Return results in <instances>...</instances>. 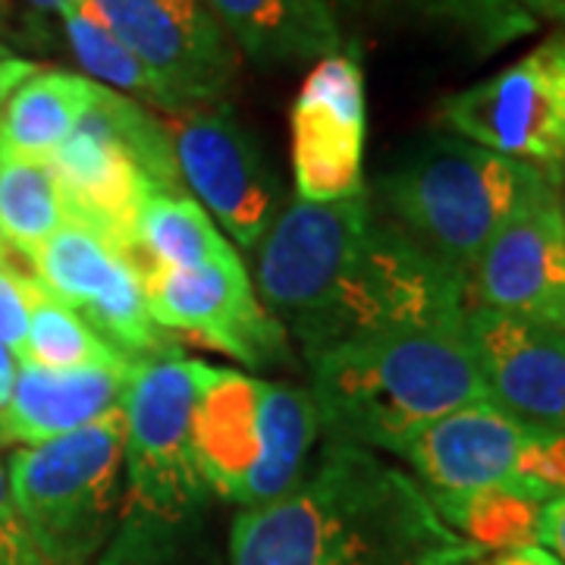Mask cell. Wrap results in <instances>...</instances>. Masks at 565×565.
<instances>
[{
  "mask_svg": "<svg viewBox=\"0 0 565 565\" xmlns=\"http://www.w3.org/2000/svg\"><path fill=\"white\" fill-rule=\"evenodd\" d=\"M39 63L22 61V57H0V110L7 107L10 95L20 88L22 82L29 79L32 73H39Z\"/></svg>",
  "mask_w": 565,
  "mask_h": 565,
  "instance_id": "obj_30",
  "label": "cell"
},
{
  "mask_svg": "<svg viewBox=\"0 0 565 565\" xmlns=\"http://www.w3.org/2000/svg\"><path fill=\"white\" fill-rule=\"evenodd\" d=\"M252 282L305 362L468 311V286L386 221L367 185L343 202L280 207Z\"/></svg>",
  "mask_w": 565,
  "mask_h": 565,
  "instance_id": "obj_1",
  "label": "cell"
},
{
  "mask_svg": "<svg viewBox=\"0 0 565 565\" xmlns=\"http://www.w3.org/2000/svg\"><path fill=\"white\" fill-rule=\"evenodd\" d=\"M22 527L47 565H92L110 544L122 509V412L39 446L7 465Z\"/></svg>",
  "mask_w": 565,
  "mask_h": 565,
  "instance_id": "obj_8",
  "label": "cell"
},
{
  "mask_svg": "<svg viewBox=\"0 0 565 565\" xmlns=\"http://www.w3.org/2000/svg\"><path fill=\"white\" fill-rule=\"evenodd\" d=\"M17 367H20L17 355H13V352H10L7 345L0 343V412L7 408L10 396H13V384H17Z\"/></svg>",
  "mask_w": 565,
  "mask_h": 565,
  "instance_id": "obj_32",
  "label": "cell"
},
{
  "mask_svg": "<svg viewBox=\"0 0 565 565\" xmlns=\"http://www.w3.org/2000/svg\"><path fill=\"white\" fill-rule=\"evenodd\" d=\"M0 57H10V51H7L3 44H0Z\"/></svg>",
  "mask_w": 565,
  "mask_h": 565,
  "instance_id": "obj_37",
  "label": "cell"
},
{
  "mask_svg": "<svg viewBox=\"0 0 565 565\" xmlns=\"http://www.w3.org/2000/svg\"><path fill=\"white\" fill-rule=\"evenodd\" d=\"M465 333L487 403L525 427L565 434V330L490 308H468Z\"/></svg>",
  "mask_w": 565,
  "mask_h": 565,
  "instance_id": "obj_17",
  "label": "cell"
},
{
  "mask_svg": "<svg viewBox=\"0 0 565 565\" xmlns=\"http://www.w3.org/2000/svg\"><path fill=\"white\" fill-rule=\"evenodd\" d=\"M446 136L565 177V25L515 63L437 107Z\"/></svg>",
  "mask_w": 565,
  "mask_h": 565,
  "instance_id": "obj_9",
  "label": "cell"
},
{
  "mask_svg": "<svg viewBox=\"0 0 565 565\" xmlns=\"http://www.w3.org/2000/svg\"><path fill=\"white\" fill-rule=\"evenodd\" d=\"M236 248L189 192H158L141 207L132 258L151 267H204L233 258Z\"/></svg>",
  "mask_w": 565,
  "mask_h": 565,
  "instance_id": "obj_21",
  "label": "cell"
},
{
  "mask_svg": "<svg viewBox=\"0 0 565 565\" xmlns=\"http://www.w3.org/2000/svg\"><path fill=\"white\" fill-rule=\"evenodd\" d=\"M7 258V245H3V236H0V262Z\"/></svg>",
  "mask_w": 565,
  "mask_h": 565,
  "instance_id": "obj_36",
  "label": "cell"
},
{
  "mask_svg": "<svg viewBox=\"0 0 565 565\" xmlns=\"http://www.w3.org/2000/svg\"><path fill=\"white\" fill-rule=\"evenodd\" d=\"M468 308L565 330L563 180L537 182L505 217L468 280Z\"/></svg>",
  "mask_w": 565,
  "mask_h": 565,
  "instance_id": "obj_14",
  "label": "cell"
},
{
  "mask_svg": "<svg viewBox=\"0 0 565 565\" xmlns=\"http://www.w3.org/2000/svg\"><path fill=\"white\" fill-rule=\"evenodd\" d=\"M446 525L462 534L481 553H505L537 544V525L544 503L522 490L490 487L456 497H430Z\"/></svg>",
  "mask_w": 565,
  "mask_h": 565,
  "instance_id": "obj_24",
  "label": "cell"
},
{
  "mask_svg": "<svg viewBox=\"0 0 565 565\" xmlns=\"http://www.w3.org/2000/svg\"><path fill=\"white\" fill-rule=\"evenodd\" d=\"M367 104L355 54L311 66L289 107V161L299 202H343L364 189Z\"/></svg>",
  "mask_w": 565,
  "mask_h": 565,
  "instance_id": "obj_15",
  "label": "cell"
},
{
  "mask_svg": "<svg viewBox=\"0 0 565 565\" xmlns=\"http://www.w3.org/2000/svg\"><path fill=\"white\" fill-rule=\"evenodd\" d=\"M173 151L185 192L202 204L243 252H255L274 217L280 195L274 173L230 104H211L173 117Z\"/></svg>",
  "mask_w": 565,
  "mask_h": 565,
  "instance_id": "obj_13",
  "label": "cell"
},
{
  "mask_svg": "<svg viewBox=\"0 0 565 565\" xmlns=\"http://www.w3.org/2000/svg\"><path fill=\"white\" fill-rule=\"evenodd\" d=\"M481 556L403 468L327 440L289 493L233 519L226 565H468Z\"/></svg>",
  "mask_w": 565,
  "mask_h": 565,
  "instance_id": "obj_2",
  "label": "cell"
},
{
  "mask_svg": "<svg viewBox=\"0 0 565 565\" xmlns=\"http://www.w3.org/2000/svg\"><path fill=\"white\" fill-rule=\"evenodd\" d=\"M32 267L47 296L73 308L129 362L182 352L148 311L139 262L95 230L66 221L35 255Z\"/></svg>",
  "mask_w": 565,
  "mask_h": 565,
  "instance_id": "obj_11",
  "label": "cell"
},
{
  "mask_svg": "<svg viewBox=\"0 0 565 565\" xmlns=\"http://www.w3.org/2000/svg\"><path fill=\"white\" fill-rule=\"evenodd\" d=\"M478 565H563L553 553H546L544 546H519V550H505V553H497L493 559Z\"/></svg>",
  "mask_w": 565,
  "mask_h": 565,
  "instance_id": "obj_31",
  "label": "cell"
},
{
  "mask_svg": "<svg viewBox=\"0 0 565 565\" xmlns=\"http://www.w3.org/2000/svg\"><path fill=\"white\" fill-rule=\"evenodd\" d=\"M122 44L161 82L170 117L226 104L239 51L204 0H92Z\"/></svg>",
  "mask_w": 565,
  "mask_h": 565,
  "instance_id": "obj_12",
  "label": "cell"
},
{
  "mask_svg": "<svg viewBox=\"0 0 565 565\" xmlns=\"http://www.w3.org/2000/svg\"><path fill=\"white\" fill-rule=\"evenodd\" d=\"M22 362L41 364V367H120V371H129L136 364L104 337H98L73 308L47 296L41 286L32 305Z\"/></svg>",
  "mask_w": 565,
  "mask_h": 565,
  "instance_id": "obj_25",
  "label": "cell"
},
{
  "mask_svg": "<svg viewBox=\"0 0 565 565\" xmlns=\"http://www.w3.org/2000/svg\"><path fill=\"white\" fill-rule=\"evenodd\" d=\"M70 221L51 161L0 151V236L25 262H35L47 239Z\"/></svg>",
  "mask_w": 565,
  "mask_h": 565,
  "instance_id": "obj_22",
  "label": "cell"
},
{
  "mask_svg": "<svg viewBox=\"0 0 565 565\" xmlns=\"http://www.w3.org/2000/svg\"><path fill=\"white\" fill-rule=\"evenodd\" d=\"M98 95V82L70 70H39L0 110V151L51 161Z\"/></svg>",
  "mask_w": 565,
  "mask_h": 565,
  "instance_id": "obj_20",
  "label": "cell"
},
{
  "mask_svg": "<svg viewBox=\"0 0 565 565\" xmlns=\"http://www.w3.org/2000/svg\"><path fill=\"white\" fill-rule=\"evenodd\" d=\"M66 41L88 73V79L104 88L126 95L132 102L170 114V102L163 95L161 82L148 73V66L122 44V39L107 25L102 10L92 0H73L61 10Z\"/></svg>",
  "mask_w": 565,
  "mask_h": 565,
  "instance_id": "obj_23",
  "label": "cell"
},
{
  "mask_svg": "<svg viewBox=\"0 0 565 565\" xmlns=\"http://www.w3.org/2000/svg\"><path fill=\"white\" fill-rule=\"evenodd\" d=\"M546 177L534 163L456 136H437L367 192L386 221L468 286L497 230Z\"/></svg>",
  "mask_w": 565,
  "mask_h": 565,
  "instance_id": "obj_5",
  "label": "cell"
},
{
  "mask_svg": "<svg viewBox=\"0 0 565 565\" xmlns=\"http://www.w3.org/2000/svg\"><path fill=\"white\" fill-rule=\"evenodd\" d=\"M154 323L170 337H189L245 367H289L292 340L255 292L239 255L204 267L139 264Z\"/></svg>",
  "mask_w": 565,
  "mask_h": 565,
  "instance_id": "obj_10",
  "label": "cell"
},
{
  "mask_svg": "<svg viewBox=\"0 0 565 565\" xmlns=\"http://www.w3.org/2000/svg\"><path fill=\"white\" fill-rule=\"evenodd\" d=\"M308 371L323 437L393 456L449 412L487 399L465 318L333 349Z\"/></svg>",
  "mask_w": 565,
  "mask_h": 565,
  "instance_id": "obj_3",
  "label": "cell"
},
{
  "mask_svg": "<svg viewBox=\"0 0 565 565\" xmlns=\"http://www.w3.org/2000/svg\"><path fill=\"white\" fill-rule=\"evenodd\" d=\"M32 7H39V10H54V13H61L66 3H73V0H29Z\"/></svg>",
  "mask_w": 565,
  "mask_h": 565,
  "instance_id": "obj_35",
  "label": "cell"
},
{
  "mask_svg": "<svg viewBox=\"0 0 565 565\" xmlns=\"http://www.w3.org/2000/svg\"><path fill=\"white\" fill-rule=\"evenodd\" d=\"M541 437L544 430L525 427L484 399L424 427L403 449V459L427 497L509 487L546 503L531 478Z\"/></svg>",
  "mask_w": 565,
  "mask_h": 565,
  "instance_id": "obj_16",
  "label": "cell"
},
{
  "mask_svg": "<svg viewBox=\"0 0 565 565\" xmlns=\"http://www.w3.org/2000/svg\"><path fill=\"white\" fill-rule=\"evenodd\" d=\"M35 292H39V282L32 274H25L7 258L0 262V343L17 355V362H22L25 355Z\"/></svg>",
  "mask_w": 565,
  "mask_h": 565,
  "instance_id": "obj_27",
  "label": "cell"
},
{
  "mask_svg": "<svg viewBox=\"0 0 565 565\" xmlns=\"http://www.w3.org/2000/svg\"><path fill=\"white\" fill-rule=\"evenodd\" d=\"M211 364L158 355L132 364L122 396L120 522L98 565H163L202 519L211 490L192 452V408Z\"/></svg>",
  "mask_w": 565,
  "mask_h": 565,
  "instance_id": "obj_4",
  "label": "cell"
},
{
  "mask_svg": "<svg viewBox=\"0 0 565 565\" xmlns=\"http://www.w3.org/2000/svg\"><path fill=\"white\" fill-rule=\"evenodd\" d=\"M0 565H47L29 531L22 527L20 515L0 522Z\"/></svg>",
  "mask_w": 565,
  "mask_h": 565,
  "instance_id": "obj_28",
  "label": "cell"
},
{
  "mask_svg": "<svg viewBox=\"0 0 565 565\" xmlns=\"http://www.w3.org/2000/svg\"><path fill=\"white\" fill-rule=\"evenodd\" d=\"M537 546L553 553L565 565V497L544 503L541 525H537Z\"/></svg>",
  "mask_w": 565,
  "mask_h": 565,
  "instance_id": "obj_29",
  "label": "cell"
},
{
  "mask_svg": "<svg viewBox=\"0 0 565 565\" xmlns=\"http://www.w3.org/2000/svg\"><path fill=\"white\" fill-rule=\"evenodd\" d=\"M318 437L308 386L211 364L192 408V452L214 497L243 509L280 500L302 481Z\"/></svg>",
  "mask_w": 565,
  "mask_h": 565,
  "instance_id": "obj_6",
  "label": "cell"
},
{
  "mask_svg": "<svg viewBox=\"0 0 565 565\" xmlns=\"http://www.w3.org/2000/svg\"><path fill=\"white\" fill-rule=\"evenodd\" d=\"M70 221L136 252L141 207L158 192H185L173 132L145 104L98 85L92 107L51 158Z\"/></svg>",
  "mask_w": 565,
  "mask_h": 565,
  "instance_id": "obj_7",
  "label": "cell"
},
{
  "mask_svg": "<svg viewBox=\"0 0 565 565\" xmlns=\"http://www.w3.org/2000/svg\"><path fill=\"white\" fill-rule=\"evenodd\" d=\"M563 214H565V180H563Z\"/></svg>",
  "mask_w": 565,
  "mask_h": 565,
  "instance_id": "obj_38",
  "label": "cell"
},
{
  "mask_svg": "<svg viewBox=\"0 0 565 565\" xmlns=\"http://www.w3.org/2000/svg\"><path fill=\"white\" fill-rule=\"evenodd\" d=\"M403 10L459 32L478 54H493L537 29V20L512 0H393Z\"/></svg>",
  "mask_w": 565,
  "mask_h": 565,
  "instance_id": "obj_26",
  "label": "cell"
},
{
  "mask_svg": "<svg viewBox=\"0 0 565 565\" xmlns=\"http://www.w3.org/2000/svg\"><path fill=\"white\" fill-rule=\"evenodd\" d=\"M230 44L262 66H299L340 54L343 32L327 0H204Z\"/></svg>",
  "mask_w": 565,
  "mask_h": 565,
  "instance_id": "obj_19",
  "label": "cell"
},
{
  "mask_svg": "<svg viewBox=\"0 0 565 565\" xmlns=\"http://www.w3.org/2000/svg\"><path fill=\"white\" fill-rule=\"evenodd\" d=\"M129 371L20 362L13 396L0 412V444L39 446L120 415Z\"/></svg>",
  "mask_w": 565,
  "mask_h": 565,
  "instance_id": "obj_18",
  "label": "cell"
},
{
  "mask_svg": "<svg viewBox=\"0 0 565 565\" xmlns=\"http://www.w3.org/2000/svg\"><path fill=\"white\" fill-rule=\"evenodd\" d=\"M512 3H519L534 20L544 17V20L563 22L565 25V0H512Z\"/></svg>",
  "mask_w": 565,
  "mask_h": 565,
  "instance_id": "obj_33",
  "label": "cell"
},
{
  "mask_svg": "<svg viewBox=\"0 0 565 565\" xmlns=\"http://www.w3.org/2000/svg\"><path fill=\"white\" fill-rule=\"evenodd\" d=\"M7 519H17V509H13V497H10V475H7V465L0 462V522Z\"/></svg>",
  "mask_w": 565,
  "mask_h": 565,
  "instance_id": "obj_34",
  "label": "cell"
}]
</instances>
